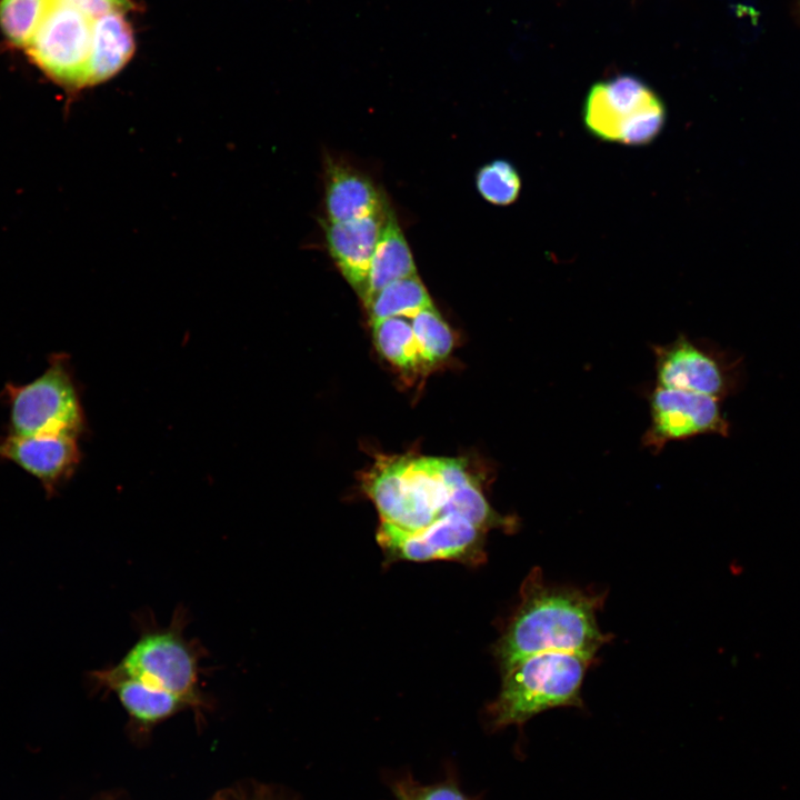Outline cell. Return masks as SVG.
Masks as SVG:
<instances>
[{
  "instance_id": "7a4b0ae2",
  "label": "cell",
  "mask_w": 800,
  "mask_h": 800,
  "mask_svg": "<svg viewBox=\"0 0 800 800\" xmlns=\"http://www.w3.org/2000/svg\"><path fill=\"white\" fill-rule=\"evenodd\" d=\"M138 622L139 638L112 667L122 674L173 693L190 708L206 706L201 691L204 648L184 636L187 610L179 606L168 626H158L150 613Z\"/></svg>"
},
{
  "instance_id": "5bb4252c",
  "label": "cell",
  "mask_w": 800,
  "mask_h": 800,
  "mask_svg": "<svg viewBox=\"0 0 800 800\" xmlns=\"http://www.w3.org/2000/svg\"><path fill=\"white\" fill-rule=\"evenodd\" d=\"M388 204L371 179L333 160L326 168V209L329 222H343L376 214Z\"/></svg>"
},
{
  "instance_id": "52a82bcc",
  "label": "cell",
  "mask_w": 800,
  "mask_h": 800,
  "mask_svg": "<svg viewBox=\"0 0 800 800\" xmlns=\"http://www.w3.org/2000/svg\"><path fill=\"white\" fill-rule=\"evenodd\" d=\"M648 400L650 423L641 441L653 453L671 441L707 433L728 434L719 398L656 386Z\"/></svg>"
},
{
  "instance_id": "d6986e66",
  "label": "cell",
  "mask_w": 800,
  "mask_h": 800,
  "mask_svg": "<svg viewBox=\"0 0 800 800\" xmlns=\"http://www.w3.org/2000/svg\"><path fill=\"white\" fill-rule=\"evenodd\" d=\"M410 319L424 368L447 359L453 349L454 337L438 310L431 306Z\"/></svg>"
},
{
  "instance_id": "4fadbf2b",
  "label": "cell",
  "mask_w": 800,
  "mask_h": 800,
  "mask_svg": "<svg viewBox=\"0 0 800 800\" xmlns=\"http://www.w3.org/2000/svg\"><path fill=\"white\" fill-rule=\"evenodd\" d=\"M87 684L96 692L114 693L130 718L144 727L188 708L178 696L122 674L112 666L89 671Z\"/></svg>"
},
{
  "instance_id": "9c48e42d",
  "label": "cell",
  "mask_w": 800,
  "mask_h": 800,
  "mask_svg": "<svg viewBox=\"0 0 800 800\" xmlns=\"http://www.w3.org/2000/svg\"><path fill=\"white\" fill-rule=\"evenodd\" d=\"M657 386L719 398L726 379L719 362L687 336L652 347Z\"/></svg>"
},
{
  "instance_id": "9a60e30c",
  "label": "cell",
  "mask_w": 800,
  "mask_h": 800,
  "mask_svg": "<svg viewBox=\"0 0 800 800\" xmlns=\"http://www.w3.org/2000/svg\"><path fill=\"white\" fill-rule=\"evenodd\" d=\"M127 12L113 11L94 26L88 86L106 81L119 72L134 52V37Z\"/></svg>"
},
{
  "instance_id": "7c38bea8",
  "label": "cell",
  "mask_w": 800,
  "mask_h": 800,
  "mask_svg": "<svg viewBox=\"0 0 800 800\" xmlns=\"http://www.w3.org/2000/svg\"><path fill=\"white\" fill-rule=\"evenodd\" d=\"M0 457L9 459L40 479L48 490L78 462L76 434H13L0 441Z\"/></svg>"
},
{
  "instance_id": "ba28073f",
  "label": "cell",
  "mask_w": 800,
  "mask_h": 800,
  "mask_svg": "<svg viewBox=\"0 0 800 800\" xmlns=\"http://www.w3.org/2000/svg\"><path fill=\"white\" fill-rule=\"evenodd\" d=\"M484 532L466 518L448 513L412 531L381 522L377 540L386 551L403 560H480Z\"/></svg>"
},
{
  "instance_id": "2e32d148",
  "label": "cell",
  "mask_w": 800,
  "mask_h": 800,
  "mask_svg": "<svg viewBox=\"0 0 800 800\" xmlns=\"http://www.w3.org/2000/svg\"><path fill=\"white\" fill-rule=\"evenodd\" d=\"M416 274L412 253L394 212L389 207L372 256L363 301L389 283Z\"/></svg>"
},
{
  "instance_id": "44dd1931",
  "label": "cell",
  "mask_w": 800,
  "mask_h": 800,
  "mask_svg": "<svg viewBox=\"0 0 800 800\" xmlns=\"http://www.w3.org/2000/svg\"><path fill=\"white\" fill-rule=\"evenodd\" d=\"M476 186L488 202L508 206L517 200L521 190V179L512 163L497 159L479 169Z\"/></svg>"
},
{
  "instance_id": "277c9868",
  "label": "cell",
  "mask_w": 800,
  "mask_h": 800,
  "mask_svg": "<svg viewBox=\"0 0 800 800\" xmlns=\"http://www.w3.org/2000/svg\"><path fill=\"white\" fill-rule=\"evenodd\" d=\"M583 122L600 140L642 146L662 130L666 109L641 80L620 76L591 87L583 106Z\"/></svg>"
},
{
  "instance_id": "30bf717a",
  "label": "cell",
  "mask_w": 800,
  "mask_h": 800,
  "mask_svg": "<svg viewBox=\"0 0 800 800\" xmlns=\"http://www.w3.org/2000/svg\"><path fill=\"white\" fill-rule=\"evenodd\" d=\"M450 494L438 458L404 457L399 506L389 524L409 531L424 528L443 516Z\"/></svg>"
},
{
  "instance_id": "3957f363",
  "label": "cell",
  "mask_w": 800,
  "mask_h": 800,
  "mask_svg": "<svg viewBox=\"0 0 800 800\" xmlns=\"http://www.w3.org/2000/svg\"><path fill=\"white\" fill-rule=\"evenodd\" d=\"M594 658L550 651L526 658L502 674L497 699L488 708L491 727L521 726L558 707H582L581 687Z\"/></svg>"
},
{
  "instance_id": "e0dca14e",
  "label": "cell",
  "mask_w": 800,
  "mask_h": 800,
  "mask_svg": "<svg viewBox=\"0 0 800 800\" xmlns=\"http://www.w3.org/2000/svg\"><path fill=\"white\" fill-rule=\"evenodd\" d=\"M371 322L391 318H412L433 306L419 277L412 276L389 283L364 301Z\"/></svg>"
},
{
  "instance_id": "603a6c76",
  "label": "cell",
  "mask_w": 800,
  "mask_h": 800,
  "mask_svg": "<svg viewBox=\"0 0 800 800\" xmlns=\"http://www.w3.org/2000/svg\"><path fill=\"white\" fill-rule=\"evenodd\" d=\"M54 2L72 7L94 19L113 12H129L134 9L131 0H53Z\"/></svg>"
},
{
  "instance_id": "5b68a950",
  "label": "cell",
  "mask_w": 800,
  "mask_h": 800,
  "mask_svg": "<svg viewBox=\"0 0 800 800\" xmlns=\"http://www.w3.org/2000/svg\"><path fill=\"white\" fill-rule=\"evenodd\" d=\"M97 20L52 0L26 49L53 80L74 89L87 87Z\"/></svg>"
},
{
  "instance_id": "7402d4cb",
  "label": "cell",
  "mask_w": 800,
  "mask_h": 800,
  "mask_svg": "<svg viewBox=\"0 0 800 800\" xmlns=\"http://www.w3.org/2000/svg\"><path fill=\"white\" fill-rule=\"evenodd\" d=\"M397 800H469L454 784H420L411 778L397 781L393 786Z\"/></svg>"
},
{
  "instance_id": "ac0fdd59",
  "label": "cell",
  "mask_w": 800,
  "mask_h": 800,
  "mask_svg": "<svg viewBox=\"0 0 800 800\" xmlns=\"http://www.w3.org/2000/svg\"><path fill=\"white\" fill-rule=\"evenodd\" d=\"M391 317L372 322L373 341L380 354L403 372L426 369L411 321Z\"/></svg>"
},
{
  "instance_id": "8fae6325",
  "label": "cell",
  "mask_w": 800,
  "mask_h": 800,
  "mask_svg": "<svg viewBox=\"0 0 800 800\" xmlns=\"http://www.w3.org/2000/svg\"><path fill=\"white\" fill-rule=\"evenodd\" d=\"M389 206L382 212L343 222H328L326 239L338 269L364 299L369 270Z\"/></svg>"
},
{
  "instance_id": "ffe728a7",
  "label": "cell",
  "mask_w": 800,
  "mask_h": 800,
  "mask_svg": "<svg viewBox=\"0 0 800 800\" xmlns=\"http://www.w3.org/2000/svg\"><path fill=\"white\" fill-rule=\"evenodd\" d=\"M52 0H0V29L10 43L27 48Z\"/></svg>"
},
{
  "instance_id": "8992f818",
  "label": "cell",
  "mask_w": 800,
  "mask_h": 800,
  "mask_svg": "<svg viewBox=\"0 0 800 800\" xmlns=\"http://www.w3.org/2000/svg\"><path fill=\"white\" fill-rule=\"evenodd\" d=\"M14 434L72 433L81 427V410L71 379L60 363L52 364L11 397Z\"/></svg>"
},
{
  "instance_id": "6da1fadb",
  "label": "cell",
  "mask_w": 800,
  "mask_h": 800,
  "mask_svg": "<svg viewBox=\"0 0 800 800\" xmlns=\"http://www.w3.org/2000/svg\"><path fill=\"white\" fill-rule=\"evenodd\" d=\"M604 594L554 586L533 568L520 589V601L499 638L494 654L502 674L528 657L550 651L596 658L609 640L597 613Z\"/></svg>"
}]
</instances>
